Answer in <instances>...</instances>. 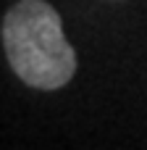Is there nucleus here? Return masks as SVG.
I'll return each mask as SVG.
<instances>
[{
    "instance_id": "f257e3e1",
    "label": "nucleus",
    "mask_w": 147,
    "mask_h": 150,
    "mask_svg": "<svg viewBox=\"0 0 147 150\" xmlns=\"http://www.w3.org/2000/svg\"><path fill=\"white\" fill-rule=\"evenodd\" d=\"M3 50L13 74L34 90H60L76 74V50L47 0H18L3 16Z\"/></svg>"
}]
</instances>
